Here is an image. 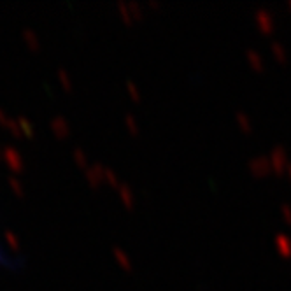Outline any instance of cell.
<instances>
[{"label": "cell", "instance_id": "1", "mask_svg": "<svg viewBox=\"0 0 291 291\" xmlns=\"http://www.w3.org/2000/svg\"><path fill=\"white\" fill-rule=\"evenodd\" d=\"M2 162L6 163L7 168L13 170V174H21L25 170V160H23L21 153L16 148L6 146L2 151Z\"/></svg>", "mask_w": 291, "mask_h": 291}, {"label": "cell", "instance_id": "2", "mask_svg": "<svg viewBox=\"0 0 291 291\" xmlns=\"http://www.w3.org/2000/svg\"><path fill=\"white\" fill-rule=\"evenodd\" d=\"M84 177H86L88 185L93 190L100 188L102 185H105V165L102 163H93L84 170Z\"/></svg>", "mask_w": 291, "mask_h": 291}, {"label": "cell", "instance_id": "3", "mask_svg": "<svg viewBox=\"0 0 291 291\" xmlns=\"http://www.w3.org/2000/svg\"><path fill=\"white\" fill-rule=\"evenodd\" d=\"M49 128H51L53 135H55L58 140H65V139L70 137V125H68V121L65 120L63 116L51 118V121H49Z\"/></svg>", "mask_w": 291, "mask_h": 291}, {"label": "cell", "instance_id": "4", "mask_svg": "<svg viewBox=\"0 0 291 291\" xmlns=\"http://www.w3.org/2000/svg\"><path fill=\"white\" fill-rule=\"evenodd\" d=\"M0 126H2V128H6L7 132L14 137V139H23V133L20 130V125H18V120H16V118H13V116H9V114H7L2 107H0Z\"/></svg>", "mask_w": 291, "mask_h": 291}, {"label": "cell", "instance_id": "5", "mask_svg": "<svg viewBox=\"0 0 291 291\" xmlns=\"http://www.w3.org/2000/svg\"><path fill=\"white\" fill-rule=\"evenodd\" d=\"M118 195H120V200H121V204L125 205L126 210L135 209V195H133V190L130 188V185L121 183L120 188H118Z\"/></svg>", "mask_w": 291, "mask_h": 291}, {"label": "cell", "instance_id": "6", "mask_svg": "<svg viewBox=\"0 0 291 291\" xmlns=\"http://www.w3.org/2000/svg\"><path fill=\"white\" fill-rule=\"evenodd\" d=\"M113 254H114V260H116L118 265H120L121 269H123L125 272H132L133 263H132V260H130V256L125 252V249H121L120 246H114L113 247Z\"/></svg>", "mask_w": 291, "mask_h": 291}, {"label": "cell", "instance_id": "7", "mask_svg": "<svg viewBox=\"0 0 291 291\" xmlns=\"http://www.w3.org/2000/svg\"><path fill=\"white\" fill-rule=\"evenodd\" d=\"M23 41H25L26 48L32 53L41 51V39L37 37V33L32 28H23Z\"/></svg>", "mask_w": 291, "mask_h": 291}, {"label": "cell", "instance_id": "8", "mask_svg": "<svg viewBox=\"0 0 291 291\" xmlns=\"http://www.w3.org/2000/svg\"><path fill=\"white\" fill-rule=\"evenodd\" d=\"M16 120H18V125H20L23 137H26V139H33V137H35V128H33L32 121L25 116H18Z\"/></svg>", "mask_w": 291, "mask_h": 291}, {"label": "cell", "instance_id": "9", "mask_svg": "<svg viewBox=\"0 0 291 291\" xmlns=\"http://www.w3.org/2000/svg\"><path fill=\"white\" fill-rule=\"evenodd\" d=\"M125 128L132 137H139L140 135L139 121L135 120V116H133V114H125Z\"/></svg>", "mask_w": 291, "mask_h": 291}, {"label": "cell", "instance_id": "10", "mask_svg": "<svg viewBox=\"0 0 291 291\" xmlns=\"http://www.w3.org/2000/svg\"><path fill=\"white\" fill-rule=\"evenodd\" d=\"M72 158H74V163L81 168L83 172L90 167V162H88L86 153H84L81 148H74V151H72Z\"/></svg>", "mask_w": 291, "mask_h": 291}, {"label": "cell", "instance_id": "11", "mask_svg": "<svg viewBox=\"0 0 291 291\" xmlns=\"http://www.w3.org/2000/svg\"><path fill=\"white\" fill-rule=\"evenodd\" d=\"M118 13H120L121 21H123L126 26L133 25V18H132V13H130L128 2H120V4H118Z\"/></svg>", "mask_w": 291, "mask_h": 291}, {"label": "cell", "instance_id": "12", "mask_svg": "<svg viewBox=\"0 0 291 291\" xmlns=\"http://www.w3.org/2000/svg\"><path fill=\"white\" fill-rule=\"evenodd\" d=\"M126 93H128V97L132 98L133 102H140L142 100V93H140L139 90V84H137L135 81H132V79H128L126 81Z\"/></svg>", "mask_w": 291, "mask_h": 291}, {"label": "cell", "instance_id": "13", "mask_svg": "<svg viewBox=\"0 0 291 291\" xmlns=\"http://www.w3.org/2000/svg\"><path fill=\"white\" fill-rule=\"evenodd\" d=\"M58 79H60V84L63 86L65 91L70 93V91L74 90V81H72V78H70V74H68L67 68H58Z\"/></svg>", "mask_w": 291, "mask_h": 291}, {"label": "cell", "instance_id": "14", "mask_svg": "<svg viewBox=\"0 0 291 291\" xmlns=\"http://www.w3.org/2000/svg\"><path fill=\"white\" fill-rule=\"evenodd\" d=\"M4 239H6V242L9 244L11 247H13V251H14V252H20L21 244H20V239H18L16 233L11 232V230H6V232H4Z\"/></svg>", "mask_w": 291, "mask_h": 291}, {"label": "cell", "instance_id": "15", "mask_svg": "<svg viewBox=\"0 0 291 291\" xmlns=\"http://www.w3.org/2000/svg\"><path fill=\"white\" fill-rule=\"evenodd\" d=\"M7 183H9V188L13 190V193L16 195L18 198H23L25 197V188H23V185H21V181L18 177H9L7 179Z\"/></svg>", "mask_w": 291, "mask_h": 291}, {"label": "cell", "instance_id": "16", "mask_svg": "<svg viewBox=\"0 0 291 291\" xmlns=\"http://www.w3.org/2000/svg\"><path fill=\"white\" fill-rule=\"evenodd\" d=\"M128 7H130V13H132L133 23H142V20H144V11H142V7H140V4H137V2H128Z\"/></svg>", "mask_w": 291, "mask_h": 291}, {"label": "cell", "instance_id": "17", "mask_svg": "<svg viewBox=\"0 0 291 291\" xmlns=\"http://www.w3.org/2000/svg\"><path fill=\"white\" fill-rule=\"evenodd\" d=\"M105 185L111 186V188H116V190L121 185V181L118 179V174L113 170V168H109V167H105Z\"/></svg>", "mask_w": 291, "mask_h": 291}, {"label": "cell", "instance_id": "18", "mask_svg": "<svg viewBox=\"0 0 291 291\" xmlns=\"http://www.w3.org/2000/svg\"><path fill=\"white\" fill-rule=\"evenodd\" d=\"M149 7H151V9H160V4L155 2V0H151V2H149Z\"/></svg>", "mask_w": 291, "mask_h": 291}, {"label": "cell", "instance_id": "19", "mask_svg": "<svg viewBox=\"0 0 291 291\" xmlns=\"http://www.w3.org/2000/svg\"><path fill=\"white\" fill-rule=\"evenodd\" d=\"M2 151H4V148H0V162H2Z\"/></svg>", "mask_w": 291, "mask_h": 291}]
</instances>
